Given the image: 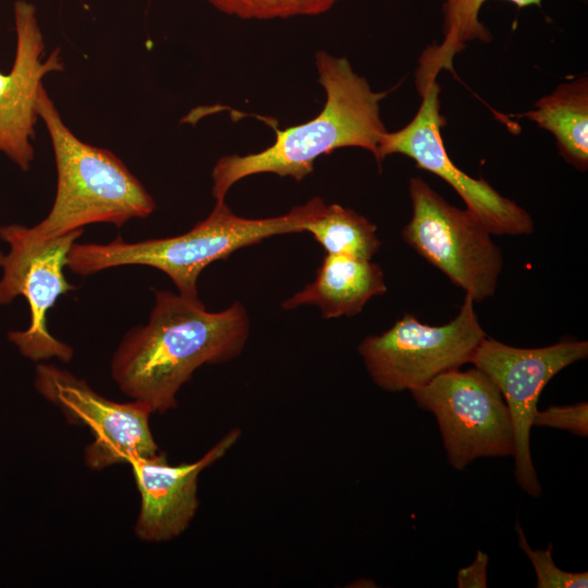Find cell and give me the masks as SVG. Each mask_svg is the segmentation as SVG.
I'll list each match as a JSON object with an SVG mask.
<instances>
[{"label": "cell", "instance_id": "6da1fadb", "mask_svg": "<svg viewBox=\"0 0 588 588\" xmlns=\"http://www.w3.org/2000/svg\"><path fill=\"white\" fill-rule=\"evenodd\" d=\"M248 334L238 302L209 311L198 296L157 291L148 322L127 331L113 353L111 376L125 395L163 414L196 369L237 357Z\"/></svg>", "mask_w": 588, "mask_h": 588}, {"label": "cell", "instance_id": "7a4b0ae2", "mask_svg": "<svg viewBox=\"0 0 588 588\" xmlns=\"http://www.w3.org/2000/svg\"><path fill=\"white\" fill-rule=\"evenodd\" d=\"M315 63L326 93L321 112L303 124L275 131L274 143L259 152L220 158L211 172L216 201L224 200L236 182L255 174L273 173L302 181L314 171L319 156L338 148L358 147L377 158L379 142L387 132L380 102L388 93L372 90L344 57L318 50Z\"/></svg>", "mask_w": 588, "mask_h": 588}, {"label": "cell", "instance_id": "3957f363", "mask_svg": "<svg viewBox=\"0 0 588 588\" xmlns=\"http://www.w3.org/2000/svg\"><path fill=\"white\" fill-rule=\"evenodd\" d=\"M324 206L321 198L314 197L285 215L248 219L235 215L225 200H219L206 219L176 236L135 243L120 236L108 244L75 242L68 254L66 267L87 277L119 266H149L164 272L180 294L195 297L198 296L197 280L207 266L265 238L305 232V224Z\"/></svg>", "mask_w": 588, "mask_h": 588}, {"label": "cell", "instance_id": "277c9868", "mask_svg": "<svg viewBox=\"0 0 588 588\" xmlns=\"http://www.w3.org/2000/svg\"><path fill=\"white\" fill-rule=\"evenodd\" d=\"M37 115L49 134L57 169V192L47 217L28 228L53 238L93 223L122 226L151 215L156 204L139 180L112 151L81 140L63 122L44 85Z\"/></svg>", "mask_w": 588, "mask_h": 588}, {"label": "cell", "instance_id": "5b68a950", "mask_svg": "<svg viewBox=\"0 0 588 588\" xmlns=\"http://www.w3.org/2000/svg\"><path fill=\"white\" fill-rule=\"evenodd\" d=\"M440 71L424 51L415 74L420 106L409 123L399 131H387L381 137L376 158L379 169L385 157L404 155L418 168L446 182L491 234H531L534 221L523 207L501 195L485 179L466 174L450 158L441 134L446 120L440 112L441 87L437 81Z\"/></svg>", "mask_w": 588, "mask_h": 588}, {"label": "cell", "instance_id": "8992f818", "mask_svg": "<svg viewBox=\"0 0 588 588\" xmlns=\"http://www.w3.org/2000/svg\"><path fill=\"white\" fill-rule=\"evenodd\" d=\"M408 192L413 211L402 231L404 242L474 302L491 297L503 257L485 224L448 203L420 176L409 179Z\"/></svg>", "mask_w": 588, "mask_h": 588}, {"label": "cell", "instance_id": "52a82bcc", "mask_svg": "<svg viewBox=\"0 0 588 588\" xmlns=\"http://www.w3.org/2000/svg\"><path fill=\"white\" fill-rule=\"evenodd\" d=\"M486 336L474 299L466 294L457 316L450 322L430 326L406 314L383 333L366 336L358 353L379 388L389 392L411 391L470 363Z\"/></svg>", "mask_w": 588, "mask_h": 588}, {"label": "cell", "instance_id": "ba28073f", "mask_svg": "<svg viewBox=\"0 0 588 588\" xmlns=\"http://www.w3.org/2000/svg\"><path fill=\"white\" fill-rule=\"evenodd\" d=\"M409 392L420 408L434 415L453 468L463 470L478 457L513 455L509 408L480 369L450 370Z\"/></svg>", "mask_w": 588, "mask_h": 588}, {"label": "cell", "instance_id": "9c48e42d", "mask_svg": "<svg viewBox=\"0 0 588 588\" xmlns=\"http://www.w3.org/2000/svg\"><path fill=\"white\" fill-rule=\"evenodd\" d=\"M82 234L83 230H76L53 238H38L26 226H0V238L10 246L8 254L0 252V304H10L16 296L28 303L29 327L10 332L9 339L23 356L34 362L58 358L68 363L73 357L72 347L49 332L47 313L62 294L74 289L63 269L72 245Z\"/></svg>", "mask_w": 588, "mask_h": 588}, {"label": "cell", "instance_id": "30bf717a", "mask_svg": "<svg viewBox=\"0 0 588 588\" xmlns=\"http://www.w3.org/2000/svg\"><path fill=\"white\" fill-rule=\"evenodd\" d=\"M587 356V341L563 339L550 346L522 348L489 336L482 339L473 355L470 364L494 382L509 408L515 480L530 497L541 495L530 452V430L539 396L555 375Z\"/></svg>", "mask_w": 588, "mask_h": 588}, {"label": "cell", "instance_id": "8fae6325", "mask_svg": "<svg viewBox=\"0 0 588 588\" xmlns=\"http://www.w3.org/2000/svg\"><path fill=\"white\" fill-rule=\"evenodd\" d=\"M34 385L71 424L90 429L94 440L84 450V462L93 470L151 456L159 448L150 430V408L136 400L106 399L69 370L38 364Z\"/></svg>", "mask_w": 588, "mask_h": 588}, {"label": "cell", "instance_id": "7c38bea8", "mask_svg": "<svg viewBox=\"0 0 588 588\" xmlns=\"http://www.w3.org/2000/svg\"><path fill=\"white\" fill-rule=\"evenodd\" d=\"M16 36L11 70L0 72V152L21 170L27 171L34 159L32 139L37 121V98L42 78L63 71L60 49L45 52L44 35L36 8L26 0L13 5Z\"/></svg>", "mask_w": 588, "mask_h": 588}, {"label": "cell", "instance_id": "4fadbf2b", "mask_svg": "<svg viewBox=\"0 0 588 588\" xmlns=\"http://www.w3.org/2000/svg\"><path fill=\"white\" fill-rule=\"evenodd\" d=\"M241 434L238 428L231 429L199 460L188 464L171 465L163 452L132 460L128 465L140 495L135 536L159 543L183 534L199 507V475L222 458Z\"/></svg>", "mask_w": 588, "mask_h": 588}, {"label": "cell", "instance_id": "5bb4252c", "mask_svg": "<svg viewBox=\"0 0 588 588\" xmlns=\"http://www.w3.org/2000/svg\"><path fill=\"white\" fill-rule=\"evenodd\" d=\"M385 291L384 274L379 265L367 259L327 254L315 280L284 301L282 308L315 305L327 319L355 316L371 297Z\"/></svg>", "mask_w": 588, "mask_h": 588}, {"label": "cell", "instance_id": "9a60e30c", "mask_svg": "<svg viewBox=\"0 0 588 588\" xmlns=\"http://www.w3.org/2000/svg\"><path fill=\"white\" fill-rule=\"evenodd\" d=\"M519 117L555 138L559 154L579 171L588 169V77L563 82Z\"/></svg>", "mask_w": 588, "mask_h": 588}, {"label": "cell", "instance_id": "2e32d148", "mask_svg": "<svg viewBox=\"0 0 588 588\" xmlns=\"http://www.w3.org/2000/svg\"><path fill=\"white\" fill-rule=\"evenodd\" d=\"M329 255L371 260L381 242L377 225L351 208L339 204L323 210L304 226Z\"/></svg>", "mask_w": 588, "mask_h": 588}, {"label": "cell", "instance_id": "e0dca14e", "mask_svg": "<svg viewBox=\"0 0 588 588\" xmlns=\"http://www.w3.org/2000/svg\"><path fill=\"white\" fill-rule=\"evenodd\" d=\"M488 0H443L442 34L440 44L431 46L434 58L443 70H453V59L468 42H489L490 30L479 19L482 5ZM518 8L540 7L542 0H506Z\"/></svg>", "mask_w": 588, "mask_h": 588}, {"label": "cell", "instance_id": "ac0fdd59", "mask_svg": "<svg viewBox=\"0 0 588 588\" xmlns=\"http://www.w3.org/2000/svg\"><path fill=\"white\" fill-rule=\"evenodd\" d=\"M340 0H207L219 12L243 20H274L315 16L328 12Z\"/></svg>", "mask_w": 588, "mask_h": 588}, {"label": "cell", "instance_id": "d6986e66", "mask_svg": "<svg viewBox=\"0 0 588 588\" xmlns=\"http://www.w3.org/2000/svg\"><path fill=\"white\" fill-rule=\"evenodd\" d=\"M518 535V544L530 560L536 577L537 588H586L588 587V573H572L559 568L552 559V544L547 549L532 550L518 523L515 525Z\"/></svg>", "mask_w": 588, "mask_h": 588}, {"label": "cell", "instance_id": "ffe728a7", "mask_svg": "<svg viewBox=\"0 0 588 588\" xmlns=\"http://www.w3.org/2000/svg\"><path fill=\"white\" fill-rule=\"evenodd\" d=\"M534 426H546L567 430L573 434L588 436V404L580 402L566 406H550L537 411L532 420Z\"/></svg>", "mask_w": 588, "mask_h": 588}, {"label": "cell", "instance_id": "44dd1931", "mask_svg": "<svg viewBox=\"0 0 588 588\" xmlns=\"http://www.w3.org/2000/svg\"><path fill=\"white\" fill-rule=\"evenodd\" d=\"M489 556L481 550H477L473 563L457 572L458 588H485L487 587V567Z\"/></svg>", "mask_w": 588, "mask_h": 588}]
</instances>
